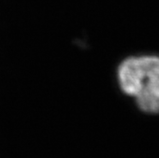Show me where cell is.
<instances>
[{
    "label": "cell",
    "instance_id": "6da1fadb",
    "mask_svg": "<svg viewBox=\"0 0 159 158\" xmlns=\"http://www.w3.org/2000/svg\"><path fill=\"white\" fill-rule=\"evenodd\" d=\"M117 77L121 90L134 96L142 111L159 112V56L128 57L119 65Z\"/></svg>",
    "mask_w": 159,
    "mask_h": 158
}]
</instances>
